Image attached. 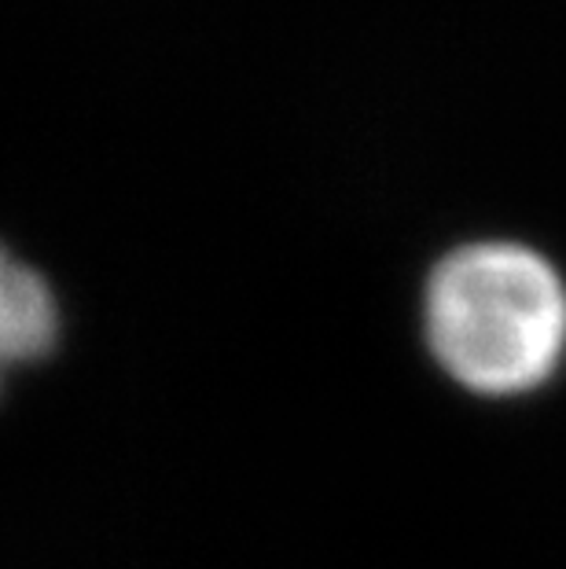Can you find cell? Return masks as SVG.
I'll return each instance as SVG.
<instances>
[{"mask_svg":"<svg viewBox=\"0 0 566 569\" xmlns=\"http://www.w3.org/2000/svg\"><path fill=\"white\" fill-rule=\"evenodd\" d=\"M56 331L59 317L48 283L16 258H4V280H0V346H4V357L11 365L44 357L56 342Z\"/></svg>","mask_w":566,"mask_h":569,"instance_id":"cell-2","label":"cell"},{"mask_svg":"<svg viewBox=\"0 0 566 569\" xmlns=\"http://www.w3.org/2000/svg\"><path fill=\"white\" fill-rule=\"evenodd\" d=\"M427 338L441 368L467 390L526 393L559 368L566 287L529 247H460L430 272Z\"/></svg>","mask_w":566,"mask_h":569,"instance_id":"cell-1","label":"cell"}]
</instances>
